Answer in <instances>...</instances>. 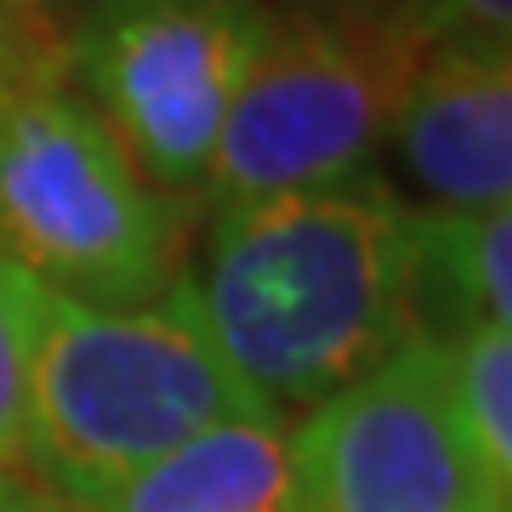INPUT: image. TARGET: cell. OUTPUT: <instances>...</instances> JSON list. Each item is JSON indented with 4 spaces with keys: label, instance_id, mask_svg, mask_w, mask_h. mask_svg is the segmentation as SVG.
I'll return each mask as SVG.
<instances>
[{
    "label": "cell",
    "instance_id": "2",
    "mask_svg": "<svg viewBox=\"0 0 512 512\" xmlns=\"http://www.w3.org/2000/svg\"><path fill=\"white\" fill-rule=\"evenodd\" d=\"M239 416L274 410L228 370L188 279L120 308L46 296L23 456L40 461L63 507Z\"/></svg>",
    "mask_w": 512,
    "mask_h": 512
},
{
    "label": "cell",
    "instance_id": "3",
    "mask_svg": "<svg viewBox=\"0 0 512 512\" xmlns=\"http://www.w3.org/2000/svg\"><path fill=\"white\" fill-rule=\"evenodd\" d=\"M433 40L387 6L268 18L205 165L217 205L274 200L359 177L393 137Z\"/></svg>",
    "mask_w": 512,
    "mask_h": 512
},
{
    "label": "cell",
    "instance_id": "5",
    "mask_svg": "<svg viewBox=\"0 0 512 512\" xmlns=\"http://www.w3.org/2000/svg\"><path fill=\"white\" fill-rule=\"evenodd\" d=\"M262 0H97L74 69L154 194L205 183L234 92L268 35Z\"/></svg>",
    "mask_w": 512,
    "mask_h": 512
},
{
    "label": "cell",
    "instance_id": "1",
    "mask_svg": "<svg viewBox=\"0 0 512 512\" xmlns=\"http://www.w3.org/2000/svg\"><path fill=\"white\" fill-rule=\"evenodd\" d=\"M188 285L228 370L274 416L427 336L416 211L365 177L222 205Z\"/></svg>",
    "mask_w": 512,
    "mask_h": 512
},
{
    "label": "cell",
    "instance_id": "4",
    "mask_svg": "<svg viewBox=\"0 0 512 512\" xmlns=\"http://www.w3.org/2000/svg\"><path fill=\"white\" fill-rule=\"evenodd\" d=\"M0 256L74 302H154L171 285V211L103 114L63 80L0 109Z\"/></svg>",
    "mask_w": 512,
    "mask_h": 512
},
{
    "label": "cell",
    "instance_id": "15",
    "mask_svg": "<svg viewBox=\"0 0 512 512\" xmlns=\"http://www.w3.org/2000/svg\"><path fill=\"white\" fill-rule=\"evenodd\" d=\"M461 512H512V501H490V495H478L473 507H461Z\"/></svg>",
    "mask_w": 512,
    "mask_h": 512
},
{
    "label": "cell",
    "instance_id": "10",
    "mask_svg": "<svg viewBox=\"0 0 512 512\" xmlns=\"http://www.w3.org/2000/svg\"><path fill=\"white\" fill-rule=\"evenodd\" d=\"M450 348V399L478 484L495 501H512V336L507 325H461Z\"/></svg>",
    "mask_w": 512,
    "mask_h": 512
},
{
    "label": "cell",
    "instance_id": "6",
    "mask_svg": "<svg viewBox=\"0 0 512 512\" xmlns=\"http://www.w3.org/2000/svg\"><path fill=\"white\" fill-rule=\"evenodd\" d=\"M296 512H461L484 484L450 399L444 336H416L291 433ZM495 501V495H490Z\"/></svg>",
    "mask_w": 512,
    "mask_h": 512
},
{
    "label": "cell",
    "instance_id": "13",
    "mask_svg": "<svg viewBox=\"0 0 512 512\" xmlns=\"http://www.w3.org/2000/svg\"><path fill=\"white\" fill-rule=\"evenodd\" d=\"M40 80H57L52 35L35 23V12L23 0H0V109L23 86H40Z\"/></svg>",
    "mask_w": 512,
    "mask_h": 512
},
{
    "label": "cell",
    "instance_id": "12",
    "mask_svg": "<svg viewBox=\"0 0 512 512\" xmlns=\"http://www.w3.org/2000/svg\"><path fill=\"white\" fill-rule=\"evenodd\" d=\"M427 40L456 46H512V0H382Z\"/></svg>",
    "mask_w": 512,
    "mask_h": 512
},
{
    "label": "cell",
    "instance_id": "9",
    "mask_svg": "<svg viewBox=\"0 0 512 512\" xmlns=\"http://www.w3.org/2000/svg\"><path fill=\"white\" fill-rule=\"evenodd\" d=\"M421 302L444 296L461 325H512V205L495 211H416Z\"/></svg>",
    "mask_w": 512,
    "mask_h": 512
},
{
    "label": "cell",
    "instance_id": "11",
    "mask_svg": "<svg viewBox=\"0 0 512 512\" xmlns=\"http://www.w3.org/2000/svg\"><path fill=\"white\" fill-rule=\"evenodd\" d=\"M46 285L23 274L12 256H0V467L23 461L29 450V359H35Z\"/></svg>",
    "mask_w": 512,
    "mask_h": 512
},
{
    "label": "cell",
    "instance_id": "7",
    "mask_svg": "<svg viewBox=\"0 0 512 512\" xmlns=\"http://www.w3.org/2000/svg\"><path fill=\"white\" fill-rule=\"evenodd\" d=\"M404 177L427 211H495L512 200V46L433 40L393 120Z\"/></svg>",
    "mask_w": 512,
    "mask_h": 512
},
{
    "label": "cell",
    "instance_id": "8",
    "mask_svg": "<svg viewBox=\"0 0 512 512\" xmlns=\"http://www.w3.org/2000/svg\"><path fill=\"white\" fill-rule=\"evenodd\" d=\"M69 512H296L291 433L279 416L217 421Z\"/></svg>",
    "mask_w": 512,
    "mask_h": 512
},
{
    "label": "cell",
    "instance_id": "14",
    "mask_svg": "<svg viewBox=\"0 0 512 512\" xmlns=\"http://www.w3.org/2000/svg\"><path fill=\"white\" fill-rule=\"evenodd\" d=\"M0 512H69V507L52 501V495H40L35 484H23L12 467H0Z\"/></svg>",
    "mask_w": 512,
    "mask_h": 512
}]
</instances>
